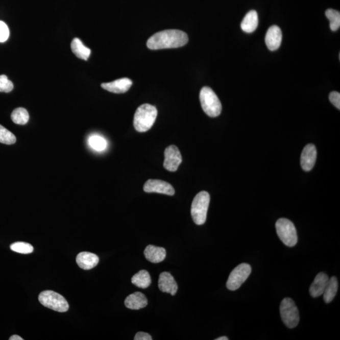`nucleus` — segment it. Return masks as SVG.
Wrapping results in <instances>:
<instances>
[{
	"mask_svg": "<svg viewBox=\"0 0 340 340\" xmlns=\"http://www.w3.org/2000/svg\"><path fill=\"white\" fill-rule=\"evenodd\" d=\"M326 17L330 20V27L332 31H336L340 27V13L333 9H328L325 13Z\"/></svg>",
	"mask_w": 340,
	"mask_h": 340,
	"instance_id": "b1692460",
	"label": "nucleus"
},
{
	"mask_svg": "<svg viewBox=\"0 0 340 340\" xmlns=\"http://www.w3.org/2000/svg\"><path fill=\"white\" fill-rule=\"evenodd\" d=\"M258 26V16L255 10H251L242 20L241 28L246 33H252L256 31Z\"/></svg>",
	"mask_w": 340,
	"mask_h": 340,
	"instance_id": "6ab92c4d",
	"label": "nucleus"
},
{
	"mask_svg": "<svg viewBox=\"0 0 340 340\" xmlns=\"http://www.w3.org/2000/svg\"><path fill=\"white\" fill-rule=\"evenodd\" d=\"M275 227L277 235L283 244L288 247H293L297 244L298 241V234L293 222L287 218H279Z\"/></svg>",
	"mask_w": 340,
	"mask_h": 340,
	"instance_id": "39448f33",
	"label": "nucleus"
},
{
	"mask_svg": "<svg viewBox=\"0 0 340 340\" xmlns=\"http://www.w3.org/2000/svg\"><path fill=\"white\" fill-rule=\"evenodd\" d=\"M228 337L226 336H221L220 337V338H218L217 339H215V340H228Z\"/></svg>",
	"mask_w": 340,
	"mask_h": 340,
	"instance_id": "473e14b6",
	"label": "nucleus"
},
{
	"mask_svg": "<svg viewBox=\"0 0 340 340\" xmlns=\"http://www.w3.org/2000/svg\"><path fill=\"white\" fill-rule=\"evenodd\" d=\"M128 309L139 310L144 308L148 305V299L141 293L136 292L129 295L124 302Z\"/></svg>",
	"mask_w": 340,
	"mask_h": 340,
	"instance_id": "a211bd4d",
	"label": "nucleus"
},
{
	"mask_svg": "<svg viewBox=\"0 0 340 340\" xmlns=\"http://www.w3.org/2000/svg\"><path fill=\"white\" fill-rule=\"evenodd\" d=\"M10 249L21 254H29L33 252L34 247L28 242H15L10 245Z\"/></svg>",
	"mask_w": 340,
	"mask_h": 340,
	"instance_id": "393cba45",
	"label": "nucleus"
},
{
	"mask_svg": "<svg viewBox=\"0 0 340 340\" xmlns=\"http://www.w3.org/2000/svg\"><path fill=\"white\" fill-rule=\"evenodd\" d=\"M39 301L43 306L54 311L64 312L69 309L66 299L61 294L52 290L43 291L39 294Z\"/></svg>",
	"mask_w": 340,
	"mask_h": 340,
	"instance_id": "423d86ee",
	"label": "nucleus"
},
{
	"mask_svg": "<svg viewBox=\"0 0 340 340\" xmlns=\"http://www.w3.org/2000/svg\"><path fill=\"white\" fill-rule=\"evenodd\" d=\"M132 82L127 78H121L110 83H102L101 86L105 90L114 93L127 92L131 87Z\"/></svg>",
	"mask_w": 340,
	"mask_h": 340,
	"instance_id": "4468645a",
	"label": "nucleus"
},
{
	"mask_svg": "<svg viewBox=\"0 0 340 340\" xmlns=\"http://www.w3.org/2000/svg\"><path fill=\"white\" fill-rule=\"evenodd\" d=\"M329 99L331 103L336 107L337 109H340V94L337 91H333L330 94Z\"/></svg>",
	"mask_w": 340,
	"mask_h": 340,
	"instance_id": "c756f323",
	"label": "nucleus"
},
{
	"mask_svg": "<svg viewBox=\"0 0 340 340\" xmlns=\"http://www.w3.org/2000/svg\"><path fill=\"white\" fill-rule=\"evenodd\" d=\"M134 340H152L150 334L144 332H138L134 337Z\"/></svg>",
	"mask_w": 340,
	"mask_h": 340,
	"instance_id": "7c9ffc66",
	"label": "nucleus"
},
{
	"mask_svg": "<svg viewBox=\"0 0 340 340\" xmlns=\"http://www.w3.org/2000/svg\"><path fill=\"white\" fill-rule=\"evenodd\" d=\"M9 339L10 340H23V339L22 338H21L20 336H19L18 335H16V334H15V335H13V336H11L10 338H9Z\"/></svg>",
	"mask_w": 340,
	"mask_h": 340,
	"instance_id": "2f4dec72",
	"label": "nucleus"
},
{
	"mask_svg": "<svg viewBox=\"0 0 340 340\" xmlns=\"http://www.w3.org/2000/svg\"><path fill=\"white\" fill-rule=\"evenodd\" d=\"M182 162V155L176 145H171L166 148L164 151V168L169 172H176Z\"/></svg>",
	"mask_w": 340,
	"mask_h": 340,
	"instance_id": "1a4fd4ad",
	"label": "nucleus"
},
{
	"mask_svg": "<svg viewBox=\"0 0 340 340\" xmlns=\"http://www.w3.org/2000/svg\"><path fill=\"white\" fill-rule=\"evenodd\" d=\"M72 52L78 58L83 59V60H88L90 56L91 50L87 47H86L83 43L78 38H75L72 40L71 44Z\"/></svg>",
	"mask_w": 340,
	"mask_h": 340,
	"instance_id": "aec40b11",
	"label": "nucleus"
},
{
	"mask_svg": "<svg viewBox=\"0 0 340 340\" xmlns=\"http://www.w3.org/2000/svg\"><path fill=\"white\" fill-rule=\"evenodd\" d=\"M282 33L279 27H271L266 32L265 43L269 50L274 51L279 48L281 45Z\"/></svg>",
	"mask_w": 340,
	"mask_h": 340,
	"instance_id": "f8f14e48",
	"label": "nucleus"
},
{
	"mask_svg": "<svg viewBox=\"0 0 340 340\" xmlns=\"http://www.w3.org/2000/svg\"><path fill=\"white\" fill-rule=\"evenodd\" d=\"M330 278L323 272H320L315 277L314 282L309 288V293L312 298H318L325 292Z\"/></svg>",
	"mask_w": 340,
	"mask_h": 340,
	"instance_id": "2eb2a0df",
	"label": "nucleus"
},
{
	"mask_svg": "<svg viewBox=\"0 0 340 340\" xmlns=\"http://www.w3.org/2000/svg\"><path fill=\"white\" fill-rule=\"evenodd\" d=\"M13 89V84L6 75H0V92L9 93Z\"/></svg>",
	"mask_w": 340,
	"mask_h": 340,
	"instance_id": "cd10ccee",
	"label": "nucleus"
},
{
	"mask_svg": "<svg viewBox=\"0 0 340 340\" xmlns=\"http://www.w3.org/2000/svg\"><path fill=\"white\" fill-rule=\"evenodd\" d=\"M158 110L153 105L145 104L138 107L134 117V126L137 132L149 131L155 124Z\"/></svg>",
	"mask_w": 340,
	"mask_h": 340,
	"instance_id": "f03ea898",
	"label": "nucleus"
},
{
	"mask_svg": "<svg viewBox=\"0 0 340 340\" xmlns=\"http://www.w3.org/2000/svg\"><path fill=\"white\" fill-rule=\"evenodd\" d=\"M252 272L249 264L241 263L237 266L229 275L226 287L230 290H236L248 279Z\"/></svg>",
	"mask_w": 340,
	"mask_h": 340,
	"instance_id": "6e6552de",
	"label": "nucleus"
},
{
	"mask_svg": "<svg viewBox=\"0 0 340 340\" xmlns=\"http://www.w3.org/2000/svg\"><path fill=\"white\" fill-rule=\"evenodd\" d=\"M188 41V35L179 30H166L157 32L147 42V46L151 50L178 48L184 46Z\"/></svg>",
	"mask_w": 340,
	"mask_h": 340,
	"instance_id": "f257e3e1",
	"label": "nucleus"
},
{
	"mask_svg": "<svg viewBox=\"0 0 340 340\" xmlns=\"http://www.w3.org/2000/svg\"><path fill=\"white\" fill-rule=\"evenodd\" d=\"M317 158V150L314 144H309L304 147L301 157L302 168L309 172L314 167Z\"/></svg>",
	"mask_w": 340,
	"mask_h": 340,
	"instance_id": "9b49d317",
	"label": "nucleus"
},
{
	"mask_svg": "<svg viewBox=\"0 0 340 340\" xmlns=\"http://www.w3.org/2000/svg\"><path fill=\"white\" fill-rule=\"evenodd\" d=\"M209 203L210 195L206 191H201L193 199L191 204V214L193 222L197 225H202L206 223Z\"/></svg>",
	"mask_w": 340,
	"mask_h": 340,
	"instance_id": "20e7f679",
	"label": "nucleus"
},
{
	"mask_svg": "<svg viewBox=\"0 0 340 340\" xmlns=\"http://www.w3.org/2000/svg\"><path fill=\"white\" fill-rule=\"evenodd\" d=\"M9 29L4 21H0V42H5L9 39Z\"/></svg>",
	"mask_w": 340,
	"mask_h": 340,
	"instance_id": "c85d7f7f",
	"label": "nucleus"
},
{
	"mask_svg": "<svg viewBox=\"0 0 340 340\" xmlns=\"http://www.w3.org/2000/svg\"><path fill=\"white\" fill-rule=\"evenodd\" d=\"M89 144L91 148L97 151H102L106 149L107 143L104 137L99 136H92L89 138Z\"/></svg>",
	"mask_w": 340,
	"mask_h": 340,
	"instance_id": "a878e982",
	"label": "nucleus"
},
{
	"mask_svg": "<svg viewBox=\"0 0 340 340\" xmlns=\"http://www.w3.org/2000/svg\"><path fill=\"white\" fill-rule=\"evenodd\" d=\"M131 282L136 287L141 288H147L151 285V276L148 272L142 270L132 277Z\"/></svg>",
	"mask_w": 340,
	"mask_h": 340,
	"instance_id": "4be33fe9",
	"label": "nucleus"
},
{
	"mask_svg": "<svg viewBox=\"0 0 340 340\" xmlns=\"http://www.w3.org/2000/svg\"><path fill=\"white\" fill-rule=\"evenodd\" d=\"M200 101L205 113L210 117H216L222 111V105L211 88L205 86L200 92Z\"/></svg>",
	"mask_w": 340,
	"mask_h": 340,
	"instance_id": "7ed1b4c3",
	"label": "nucleus"
},
{
	"mask_svg": "<svg viewBox=\"0 0 340 340\" xmlns=\"http://www.w3.org/2000/svg\"><path fill=\"white\" fill-rule=\"evenodd\" d=\"M11 118L13 123L18 125H25L29 120V114L24 108H17L13 110L11 115Z\"/></svg>",
	"mask_w": 340,
	"mask_h": 340,
	"instance_id": "5701e85b",
	"label": "nucleus"
},
{
	"mask_svg": "<svg viewBox=\"0 0 340 340\" xmlns=\"http://www.w3.org/2000/svg\"><path fill=\"white\" fill-rule=\"evenodd\" d=\"M158 287L162 292L170 294L172 296H175L178 290V285L174 277L166 272L160 275Z\"/></svg>",
	"mask_w": 340,
	"mask_h": 340,
	"instance_id": "ddd939ff",
	"label": "nucleus"
},
{
	"mask_svg": "<svg viewBox=\"0 0 340 340\" xmlns=\"http://www.w3.org/2000/svg\"><path fill=\"white\" fill-rule=\"evenodd\" d=\"M145 258L151 263H158L163 261L166 258V250L164 248L148 245L144 250Z\"/></svg>",
	"mask_w": 340,
	"mask_h": 340,
	"instance_id": "f3484780",
	"label": "nucleus"
},
{
	"mask_svg": "<svg viewBox=\"0 0 340 340\" xmlns=\"http://www.w3.org/2000/svg\"><path fill=\"white\" fill-rule=\"evenodd\" d=\"M280 315L285 326L288 328H294L299 323V313L295 302L292 299H283L280 307Z\"/></svg>",
	"mask_w": 340,
	"mask_h": 340,
	"instance_id": "0eeeda50",
	"label": "nucleus"
},
{
	"mask_svg": "<svg viewBox=\"0 0 340 340\" xmlns=\"http://www.w3.org/2000/svg\"><path fill=\"white\" fill-rule=\"evenodd\" d=\"M16 141H17V139H16L15 135L4 126L0 125V142L10 145L15 144Z\"/></svg>",
	"mask_w": 340,
	"mask_h": 340,
	"instance_id": "bb28decb",
	"label": "nucleus"
},
{
	"mask_svg": "<svg viewBox=\"0 0 340 340\" xmlns=\"http://www.w3.org/2000/svg\"><path fill=\"white\" fill-rule=\"evenodd\" d=\"M338 290V282L336 277H332L329 279L327 285L323 293V299L326 303H330L336 296Z\"/></svg>",
	"mask_w": 340,
	"mask_h": 340,
	"instance_id": "412c9836",
	"label": "nucleus"
},
{
	"mask_svg": "<svg viewBox=\"0 0 340 340\" xmlns=\"http://www.w3.org/2000/svg\"><path fill=\"white\" fill-rule=\"evenodd\" d=\"M99 262V256L90 252H81L77 255V263L81 269L88 271L95 267Z\"/></svg>",
	"mask_w": 340,
	"mask_h": 340,
	"instance_id": "dca6fc26",
	"label": "nucleus"
},
{
	"mask_svg": "<svg viewBox=\"0 0 340 340\" xmlns=\"http://www.w3.org/2000/svg\"><path fill=\"white\" fill-rule=\"evenodd\" d=\"M144 191L147 193H159L174 196L175 191L171 184L160 180H148L144 185Z\"/></svg>",
	"mask_w": 340,
	"mask_h": 340,
	"instance_id": "9d476101",
	"label": "nucleus"
}]
</instances>
